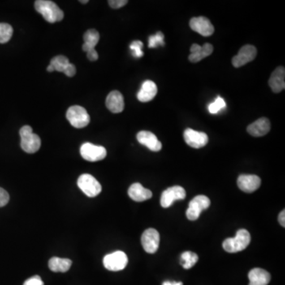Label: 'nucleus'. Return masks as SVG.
Instances as JSON below:
<instances>
[{
	"instance_id": "obj_15",
	"label": "nucleus",
	"mask_w": 285,
	"mask_h": 285,
	"mask_svg": "<svg viewBox=\"0 0 285 285\" xmlns=\"http://www.w3.org/2000/svg\"><path fill=\"white\" fill-rule=\"evenodd\" d=\"M137 140L142 145H144L152 152H159L162 149V143L158 140L155 134L151 131H141L136 136Z\"/></svg>"
},
{
	"instance_id": "obj_28",
	"label": "nucleus",
	"mask_w": 285,
	"mask_h": 285,
	"mask_svg": "<svg viewBox=\"0 0 285 285\" xmlns=\"http://www.w3.org/2000/svg\"><path fill=\"white\" fill-rule=\"evenodd\" d=\"M148 41H149L148 46L150 48H157L159 45L163 46L165 45V43H164V35L162 32H158L156 34L150 36Z\"/></svg>"
},
{
	"instance_id": "obj_37",
	"label": "nucleus",
	"mask_w": 285,
	"mask_h": 285,
	"mask_svg": "<svg viewBox=\"0 0 285 285\" xmlns=\"http://www.w3.org/2000/svg\"><path fill=\"white\" fill-rule=\"evenodd\" d=\"M162 285H183L182 282H175V281H165Z\"/></svg>"
},
{
	"instance_id": "obj_12",
	"label": "nucleus",
	"mask_w": 285,
	"mask_h": 285,
	"mask_svg": "<svg viewBox=\"0 0 285 285\" xmlns=\"http://www.w3.org/2000/svg\"><path fill=\"white\" fill-rule=\"evenodd\" d=\"M184 139L186 144L191 148H203L206 146L208 142V135L201 131H195L191 128H187L184 131Z\"/></svg>"
},
{
	"instance_id": "obj_18",
	"label": "nucleus",
	"mask_w": 285,
	"mask_h": 285,
	"mask_svg": "<svg viewBox=\"0 0 285 285\" xmlns=\"http://www.w3.org/2000/svg\"><path fill=\"white\" fill-rule=\"evenodd\" d=\"M269 85L274 93H280L285 88V68L280 66L272 73Z\"/></svg>"
},
{
	"instance_id": "obj_10",
	"label": "nucleus",
	"mask_w": 285,
	"mask_h": 285,
	"mask_svg": "<svg viewBox=\"0 0 285 285\" xmlns=\"http://www.w3.org/2000/svg\"><path fill=\"white\" fill-rule=\"evenodd\" d=\"M186 196V190L182 186H172L162 192L160 204L163 208H169L175 200H184Z\"/></svg>"
},
{
	"instance_id": "obj_34",
	"label": "nucleus",
	"mask_w": 285,
	"mask_h": 285,
	"mask_svg": "<svg viewBox=\"0 0 285 285\" xmlns=\"http://www.w3.org/2000/svg\"><path fill=\"white\" fill-rule=\"evenodd\" d=\"M63 73L68 77H73L75 75V73H76V68H75V65L71 63H69Z\"/></svg>"
},
{
	"instance_id": "obj_11",
	"label": "nucleus",
	"mask_w": 285,
	"mask_h": 285,
	"mask_svg": "<svg viewBox=\"0 0 285 285\" xmlns=\"http://www.w3.org/2000/svg\"><path fill=\"white\" fill-rule=\"evenodd\" d=\"M257 56V49L253 45H247L241 48L239 53L233 57L232 64L235 67H240L250 63Z\"/></svg>"
},
{
	"instance_id": "obj_13",
	"label": "nucleus",
	"mask_w": 285,
	"mask_h": 285,
	"mask_svg": "<svg viewBox=\"0 0 285 285\" xmlns=\"http://www.w3.org/2000/svg\"><path fill=\"white\" fill-rule=\"evenodd\" d=\"M190 28L192 31L198 32L199 34L204 36H209L213 35L215 29L209 19L205 17L200 16L192 18L190 22Z\"/></svg>"
},
{
	"instance_id": "obj_30",
	"label": "nucleus",
	"mask_w": 285,
	"mask_h": 285,
	"mask_svg": "<svg viewBox=\"0 0 285 285\" xmlns=\"http://www.w3.org/2000/svg\"><path fill=\"white\" fill-rule=\"evenodd\" d=\"M144 46V44L140 41H134L130 45V49L132 52V55L136 58H140L144 56V53L142 51V48Z\"/></svg>"
},
{
	"instance_id": "obj_21",
	"label": "nucleus",
	"mask_w": 285,
	"mask_h": 285,
	"mask_svg": "<svg viewBox=\"0 0 285 285\" xmlns=\"http://www.w3.org/2000/svg\"><path fill=\"white\" fill-rule=\"evenodd\" d=\"M158 92L157 86L152 80H146L142 84L141 89L138 92L137 98L141 102H148L152 101Z\"/></svg>"
},
{
	"instance_id": "obj_17",
	"label": "nucleus",
	"mask_w": 285,
	"mask_h": 285,
	"mask_svg": "<svg viewBox=\"0 0 285 285\" xmlns=\"http://www.w3.org/2000/svg\"><path fill=\"white\" fill-rule=\"evenodd\" d=\"M190 52L191 54L189 57L190 62L197 63L213 53V46L209 43L204 44L203 46H200L197 44H193L190 48Z\"/></svg>"
},
{
	"instance_id": "obj_19",
	"label": "nucleus",
	"mask_w": 285,
	"mask_h": 285,
	"mask_svg": "<svg viewBox=\"0 0 285 285\" xmlns=\"http://www.w3.org/2000/svg\"><path fill=\"white\" fill-rule=\"evenodd\" d=\"M270 122L267 118H261L256 122L251 124L247 127L248 133L254 137H261L265 136L270 131Z\"/></svg>"
},
{
	"instance_id": "obj_24",
	"label": "nucleus",
	"mask_w": 285,
	"mask_h": 285,
	"mask_svg": "<svg viewBox=\"0 0 285 285\" xmlns=\"http://www.w3.org/2000/svg\"><path fill=\"white\" fill-rule=\"evenodd\" d=\"M83 39H84V44L83 45V50L87 53L90 50L95 49V46L99 41V32L95 29H91L84 33Z\"/></svg>"
},
{
	"instance_id": "obj_27",
	"label": "nucleus",
	"mask_w": 285,
	"mask_h": 285,
	"mask_svg": "<svg viewBox=\"0 0 285 285\" xmlns=\"http://www.w3.org/2000/svg\"><path fill=\"white\" fill-rule=\"evenodd\" d=\"M13 35V28L7 23H0V43L5 44L10 41Z\"/></svg>"
},
{
	"instance_id": "obj_38",
	"label": "nucleus",
	"mask_w": 285,
	"mask_h": 285,
	"mask_svg": "<svg viewBox=\"0 0 285 285\" xmlns=\"http://www.w3.org/2000/svg\"><path fill=\"white\" fill-rule=\"evenodd\" d=\"M47 71H49V72H53V71H54V68H53V66H52V65L49 64V66H48V67H47Z\"/></svg>"
},
{
	"instance_id": "obj_6",
	"label": "nucleus",
	"mask_w": 285,
	"mask_h": 285,
	"mask_svg": "<svg viewBox=\"0 0 285 285\" xmlns=\"http://www.w3.org/2000/svg\"><path fill=\"white\" fill-rule=\"evenodd\" d=\"M211 201L208 196L199 195L195 196L189 204L186 211V217L190 221H196L200 216L202 211L205 210L210 206Z\"/></svg>"
},
{
	"instance_id": "obj_39",
	"label": "nucleus",
	"mask_w": 285,
	"mask_h": 285,
	"mask_svg": "<svg viewBox=\"0 0 285 285\" xmlns=\"http://www.w3.org/2000/svg\"><path fill=\"white\" fill-rule=\"evenodd\" d=\"M79 2H82V3H87L89 1H88V0H85V1H79Z\"/></svg>"
},
{
	"instance_id": "obj_33",
	"label": "nucleus",
	"mask_w": 285,
	"mask_h": 285,
	"mask_svg": "<svg viewBox=\"0 0 285 285\" xmlns=\"http://www.w3.org/2000/svg\"><path fill=\"white\" fill-rule=\"evenodd\" d=\"M108 2L112 8L119 9L122 6H126L127 3V0H110Z\"/></svg>"
},
{
	"instance_id": "obj_36",
	"label": "nucleus",
	"mask_w": 285,
	"mask_h": 285,
	"mask_svg": "<svg viewBox=\"0 0 285 285\" xmlns=\"http://www.w3.org/2000/svg\"><path fill=\"white\" fill-rule=\"evenodd\" d=\"M285 211L283 210L282 211V212H281V213H280L279 217H278V221H279L280 224H281V226H283V227H285Z\"/></svg>"
},
{
	"instance_id": "obj_3",
	"label": "nucleus",
	"mask_w": 285,
	"mask_h": 285,
	"mask_svg": "<svg viewBox=\"0 0 285 285\" xmlns=\"http://www.w3.org/2000/svg\"><path fill=\"white\" fill-rule=\"evenodd\" d=\"M21 136V147L24 152L32 154L41 148V139L36 134L32 132L31 126H23L19 131Z\"/></svg>"
},
{
	"instance_id": "obj_8",
	"label": "nucleus",
	"mask_w": 285,
	"mask_h": 285,
	"mask_svg": "<svg viewBox=\"0 0 285 285\" xmlns=\"http://www.w3.org/2000/svg\"><path fill=\"white\" fill-rule=\"evenodd\" d=\"M82 157L89 162H97L106 157L107 152L104 147L95 145L91 143H85L80 148Z\"/></svg>"
},
{
	"instance_id": "obj_5",
	"label": "nucleus",
	"mask_w": 285,
	"mask_h": 285,
	"mask_svg": "<svg viewBox=\"0 0 285 285\" xmlns=\"http://www.w3.org/2000/svg\"><path fill=\"white\" fill-rule=\"evenodd\" d=\"M77 184L79 189L89 197L97 196L101 191V184L91 174H82L78 179Z\"/></svg>"
},
{
	"instance_id": "obj_1",
	"label": "nucleus",
	"mask_w": 285,
	"mask_h": 285,
	"mask_svg": "<svg viewBox=\"0 0 285 285\" xmlns=\"http://www.w3.org/2000/svg\"><path fill=\"white\" fill-rule=\"evenodd\" d=\"M34 6L36 11L40 13L48 23H55L63 20L64 16L63 11L53 1L37 0L35 2Z\"/></svg>"
},
{
	"instance_id": "obj_16",
	"label": "nucleus",
	"mask_w": 285,
	"mask_h": 285,
	"mask_svg": "<svg viewBox=\"0 0 285 285\" xmlns=\"http://www.w3.org/2000/svg\"><path fill=\"white\" fill-rule=\"evenodd\" d=\"M106 107L113 113H122L125 109L123 95L118 91H111L105 101Z\"/></svg>"
},
{
	"instance_id": "obj_9",
	"label": "nucleus",
	"mask_w": 285,
	"mask_h": 285,
	"mask_svg": "<svg viewBox=\"0 0 285 285\" xmlns=\"http://www.w3.org/2000/svg\"><path fill=\"white\" fill-rule=\"evenodd\" d=\"M160 235L156 229L146 230L141 237L142 246L144 251L148 253H155L159 247Z\"/></svg>"
},
{
	"instance_id": "obj_20",
	"label": "nucleus",
	"mask_w": 285,
	"mask_h": 285,
	"mask_svg": "<svg viewBox=\"0 0 285 285\" xmlns=\"http://www.w3.org/2000/svg\"><path fill=\"white\" fill-rule=\"evenodd\" d=\"M127 193L130 198L137 202L145 201L148 199L152 198V191L144 188L140 183H134L131 185L128 189Z\"/></svg>"
},
{
	"instance_id": "obj_7",
	"label": "nucleus",
	"mask_w": 285,
	"mask_h": 285,
	"mask_svg": "<svg viewBox=\"0 0 285 285\" xmlns=\"http://www.w3.org/2000/svg\"><path fill=\"white\" fill-rule=\"evenodd\" d=\"M103 264L105 269L109 271H121L127 265V255L123 251H115L105 256Z\"/></svg>"
},
{
	"instance_id": "obj_14",
	"label": "nucleus",
	"mask_w": 285,
	"mask_h": 285,
	"mask_svg": "<svg viewBox=\"0 0 285 285\" xmlns=\"http://www.w3.org/2000/svg\"><path fill=\"white\" fill-rule=\"evenodd\" d=\"M261 183V178L253 174H242L237 181L239 188L247 193H251L258 190Z\"/></svg>"
},
{
	"instance_id": "obj_25",
	"label": "nucleus",
	"mask_w": 285,
	"mask_h": 285,
	"mask_svg": "<svg viewBox=\"0 0 285 285\" xmlns=\"http://www.w3.org/2000/svg\"><path fill=\"white\" fill-rule=\"evenodd\" d=\"M198 255L191 252V251H185L181 255V262L182 267L186 269H190L193 267L196 263L198 261Z\"/></svg>"
},
{
	"instance_id": "obj_4",
	"label": "nucleus",
	"mask_w": 285,
	"mask_h": 285,
	"mask_svg": "<svg viewBox=\"0 0 285 285\" xmlns=\"http://www.w3.org/2000/svg\"><path fill=\"white\" fill-rule=\"evenodd\" d=\"M67 119L73 127L83 128L88 126L91 118L87 110L80 105H73L67 109Z\"/></svg>"
},
{
	"instance_id": "obj_23",
	"label": "nucleus",
	"mask_w": 285,
	"mask_h": 285,
	"mask_svg": "<svg viewBox=\"0 0 285 285\" xmlns=\"http://www.w3.org/2000/svg\"><path fill=\"white\" fill-rule=\"evenodd\" d=\"M72 261L70 259L54 257L49 260V269L55 273H66L71 268Z\"/></svg>"
},
{
	"instance_id": "obj_2",
	"label": "nucleus",
	"mask_w": 285,
	"mask_h": 285,
	"mask_svg": "<svg viewBox=\"0 0 285 285\" xmlns=\"http://www.w3.org/2000/svg\"><path fill=\"white\" fill-rule=\"evenodd\" d=\"M251 237L248 231L241 229L234 238H228L222 243V247L227 253H238L246 249L251 243Z\"/></svg>"
},
{
	"instance_id": "obj_32",
	"label": "nucleus",
	"mask_w": 285,
	"mask_h": 285,
	"mask_svg": "<svg viewBox=\"0 0 285 285\" xmlns=\"http://www.w3.org/2000/svg\"><path fill=\"white\" fill-rule=\"evenodd\" d=\"M23 285H44V282L39 276H34L25 281Z\"/></svg>"
},
{
	"instance_id": "obj_26",
	"label": "nucleus",
	"mask_w": 285,
	"mask_h": 285,
	"mask_svg": "<svg viewBox=\"0 0 285 285\" xmlns=\"http://www.w3.org/2000/svg\"><path fill=\"white\" fill-rule=\"evenodd\" d=\"M70 63L68 59L64 56H57L51 60L50 64L53 66L55 71L64 72L65 69Z\"/></svg>"
},
{
	"instance_id": "obj_29",
	"label": "nucleus",
	"mask_w": 285,
	"mask_h": 285,
	"mask_svg": "<svg viewBox=\"0 0 285 285\" xmlns=\"http://www.w3.org/2000/svg\"><path fill=\"white\" fill-rule=\"evenodd\" d=\"M225 107H226V102L224 100L222 99L221 97H218L217 99L215 100L214 102L208 105V110L211 113L216 114Z\"/></svg>"
},
{
	"instance_id": "obj_22",
	"label": "nucleus",
	"mask_w": 285,
	"mask_h": 285,
	"mask_svg": "<svg viewBox=\"0 0 285 285\" xmlns=\"http://www.w3.org/2000/svg\"><path fill=\"white\" fill-rule=\"evenodd\" d=\"M249 277V285H268L271 276L266 270L260 268H255L250 271L248 274Z\"/></svg>"
},
{
	"instance_id": "obj_35",
	"label": "nucleus",
	"mask_w": 285,
	"mask_h": 285,
	"mask_svg": "<svg viewBox=\"0 0 285 285\" xmlns=\"http://www.w3.org/2000/svg\"><path fill=\"white\" fill-rule=\"evenodd\" d=\"M87 58L91 61H97L98 59V54H97V51L95 49H92V50L87 52Z\"/></svg>"
},
{
	"instance_id": "obj_31",
	"label": "nucleus",
	"mask_w": 285,
	"mask_h": 285,
	"mask_svg": "<svg viewBox=\"0 0 285 285\" xmlns=\"http://www.w3.org/2000/svg\"><path fill=\"white\" fill-rule=\"evenodd\" d=\"M10 196L8 192L2 188H0V207H3L9 202Z\"/></svg>"
}]
</instances>
